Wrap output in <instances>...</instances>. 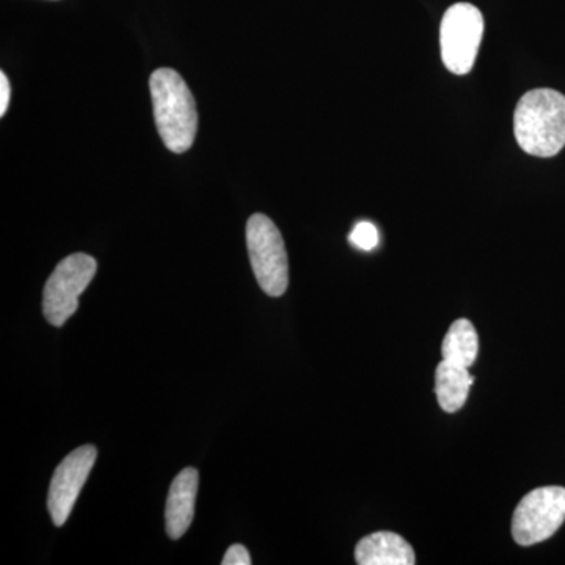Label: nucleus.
Wrapping results in <instances>:
<instances>
[{
  "label": "nucleus",
  "mask_w": 565,
  "mask_h": 565,
  "mask_svg": "<svg viewBox=\"0 0 565 565\" xmlns=\"http://www.w3.org/2000/svg\"><path fill=\"white\" fill-rule=\"evenodd\" d=\"M516 143L535 158H553L565 147V96L552 88L527 92L514 114Z\"/></svg>",
  "instance_id": "obj_1"
},
{
  "label": "nucleus",
  "mask_w": 565,
  "mask_h": 565,
  "mask_svg": "<svg viewBox=\"0 0 565 565\" xmlns=\"http://www.w3.org/2000/svg\"><path fill=\"white\" fill-rule=\"evenodd\" d=\"M150 92L159 136L170 151L191 150L199 128L195 99L178 71L159 68L151 74Z\"/></svg>",
  "instance_id": "obj_2"
},
{
  "label": "nucleus",
  "mask_w": 565,
  "mask_h": 565,
  "mask_svg": "<svg viewBox=\"0 0 565 565\" xmlns=\"http://www.w3.org/2000/svg\"><path fill=\"white\" fill-rule=\"evenodd\" d=\"M247 247L253 274L264 292L280 297L288 289L289 266L280 230L267 215L253 214L247 223Z\"/></svg>",
  "instance_id": "obj_3"
},
{
  "label": "nucleus",
  "mask_w": 565,
  "mask_h": 565,
  "mask_svg": "<svg viewBox=\"0 0 565 565\" xmlns=\"http://www.w3.org/2000/svg\"><path fill=\"white\" fill-rule=\"evenodd\" d=\"M95 258L74 253L57 264L43 291V315L54 327H62L79 307V297L95 278Z\"/></svg>",
  "instance_id": "obj_4"
},
{
  "label": "nucleus",
  "mask_w": 565,
  "mask_h": 565,
  "mask_svg": "<svg viewBox=\"0 0 565 565\" xmlns=\"http://www.w3.org/2000/svg\"><path fill=\"white\" fill-rule=\"evenodd\" d=\"M484 35V18L471 3H456L446 11L440 29L441 58L457 76L473 70Z\"/></svg>",
  "instance_id": "obj_5"
},
{
  "label": "nucleus",
  "mask_w": 565,
  "mask_h": 565,
  "mask_svg": "<svg viewBox=\"0 0 565 565\" xmlns=\"http://www.w3.org/2000/svg\"><path fill=\"white\" fill-rule=\"evenodd\" d=\"M565 520L564 487H541L523 497L512 519V535L522 546L541 544L563 526Z\"/></svg>",
  "instance_id": "obj_6"
},
{
  "label": "nucleus",
  "mask_w": 565,
  "mask_h": 565,
  "mask_svg": "<svg viewBox=\"0 0 565 565\" xmlns=\"http://www.w3.org/2000/svg\"><path fill=\"white\" fill-rule=\"evenodd\" d=\"M95 446L85 445L74 449L71 455L62 460V463L55 468L52 476L50 493H47V509L52 523L55 526L65 525L66 520L73 512L74 504L79 498L81 490L84 489L93 465L96 462Z\"/></svg>",
  "instance_id": "obj_7"
},
{
  "label": "nucleus",
  "mask_w": 565,
  "mask_h": 565,
  "mask_svg": "<svg viewBox=\"0 0 565 565\" xmlns=\"http://www.w3.org/2000/svg\"><path fill=\"white\" fill-rule=\"evenodd\" d=\"M196 492H199V471L195 468H185L174 478L167 498V534L174 541L188 533L192 525Z\"/></svg>",
  "instance_id": "obj_8"
},
{
  "label": "nucleus",
  "mask_w": 565,
  "mask_h": 565,
  "mask_svg": "<svg viewBox=\"0 0 565 565\" xmlns=\"http://www.w3.org/2000/svg\"><path fill=\"white\" fill-rule=\"evenodd\" d=\"M355 561L360 565H414L415 552L399 534L379 531L356 544Z\"/></svg>",
  "instance_id": "obj_9"
},
{
  "label": "nucleus",
  "mask_w": 565,
  "mask_h": 565,
  "mask_svg": "<svg viewBox=\"0 0 565 565\" xmlns=\"http://www.w3.org/2000/svg\"><path fill=\"white\" fill-rule=\"evenodd\" d=\"M475 379L471 377L468 367L441 362L435 371V394L438 404L448 414H456L467 403L468 393Z\"/></svg>",
  "instance_id": "obj_10"
},
{
  "label": "nucleus",
  "mask_w": 565,
  "mask_h": 565,
  "mask_svg": "<svg viewBox=\"0 0 565 565\" xmlns=\"http://www.w3.org/2000/svg\"><path fill=\"white\" fill-rule=\"evenodd\" d=\"M479 351V338L473 323L468 319H457L446 333L441 353L445 362L470 370Z\"/></svg>",
  "instance_id": "obj_11"
},
{
  "label": "nucleus",
  "mask_w": 565,
  "mask_h": 565,
  "mask_svg": "<svg viewBox=\"0 0 565 565\" xmlns=\"http://www.w3.org/2000/svg\"><path fill=\"white\" fill-rule=\"evenodd\" d=\"M349 241H351L353 247L360 248V250H374L379 244L377 228L371 222L356 223L351 236H349Z\"/></svg>",
  "instance_id": "obj_12"
},
{
  "label": "nucleus",
  "mask_w": 565,
  "mask_h": 565,
  "mask_svg": "<svg viewBox=\"0 0 565 565\" xmlns=\"http://www.w3.org/2000/svg\"><path fill=\"white\" fill-rule=\"evenodd\" d=\"M223 565H250V553L243 545L230 546L222 561Z\"/></svg>",
  "instance_id": "obj_13"
},
{
  "label": "nucleus",
  "mask_w": 565,
  "mask_h": 565,
  "mask_svg": "<svg viewBox=\"0 0 565 565\" xmlns=\"http://www.w3.org/2000/svg\"><path fill=\"white\" fill-rule=\"evenodd\" d=\"M10 103V82L6 73H0V115H6Z\"/></svg>",
  "instance_id": "obj_14"
}]
</instances>
